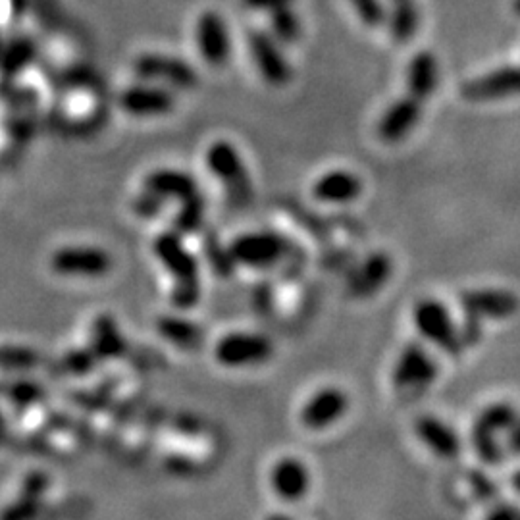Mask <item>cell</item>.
I'll use <instances>...</instances> for the list:
<instances>
[{
    "instance_id": "cell-1",
    "label": "cell",
    "mask_w": 520,
    "mask_h": 520,
    "mask_svg": "<svg viewBox=\"0 0 520 520\" xmlns=\"http://www.w3.org/2000/svg\"><path fill=\"white\" fill-rule=\"evenodd\" d=\"M156 259L166 268L174 280L172 301L178 309H191L201 297V276L199 262L183 245L182 237L172 232L160 234L155 239Z\"/></svg>"
},
{
    "instance_id": "cell-2",
    "label": "cell",
    "mask_w": 520,
    "mask_h": 520,
    "mask_svg": "<svg viewBox=\"0 0 520 520\" xmlns=\"http://www.w3.org/2000/svg\"><path fill=\"white\" fill-rule=\"evenodd\" d=\"M205 164L212 176L222 183L228 201L237 208L253 201V183L243 156L230 141H214L205 153Z\"/></svg>"
},
{
    "instance_id": "cell-3",
    "label": "cell",
    "mask_w": 520,
    "mask_h": 520,
    "mask_svg": "<svg viewBox=\"0 0 520 520\" xmlns=\"http://www.w3.org/2000/svg\"><path fill=\"white\" fill-rule=\"evenodd\" d=\"M274 355V343L262 334L232 332L218 339L214 347L216 363L226 368H247L268 363Z\"/></svg>"
},
{
    "instance_id": "cell-4",
    "label": "cell",
    "mask_w": 520,
    "mask_h": 520,
    "mask_svg": "<svg viewBox=\"0 0 520 520\" xmlns=\"http://www.w3.org/2000/svg\"><path fill=\"white\" fill-rule=\"evenodd\" d=\"M52 272L64 278H103L112 270V257L93 245H66L49 260Z\"/></svg>"
},
{
    "instance_id": "cell-5",
    "label": "cell",
    "mask_w": 520,
    "mask_h": 520,
    "mask_svg": "<svg viewBox=\"0 0 520 520\" xmlns=\"http://www.w3.org/2000/svg\"><path fill=\"white\" fill-rule=\"evenodd\" d=\"M413 318L422 338L440 347L447 355L455 357L461 353L463 341L443 303L436 299H424L416 305Z\"/></svg>"
},
{
    "instance_id": "cell-6",
    "label": "cell",
    "mask_w": 520,
    "mask_h": 520,
    "mask_svg": "<svg viewBox=\"0 0 520 520\" xmlns=\"http://www.w3.org/2000/svg\"><path fill=\"white\" fill-rule=\"evenodd\" d=\"M438 374L440 366L424 349V345L411 341L397 357L391 372V382L397 390L424 391L438 380Z\"/></svg>"
},
{
    "instance_id": "cell-7",
    "label": "cell",
    "mask_w": 520,
    "mask_h": 520,
    "mask_svg": "<svg viewBox=\"0 0 520 520\" xmlns=\"http://www.w3.org/2000/svg\"><path fill=\"white\" fill-rule=\"evenodd\" d=\"M230 257L247 268H272L287 255V241L276 232H249L235 237Z\"/></svg>"
},
{
    "instance_id": "cell-8",
    "label": "cell",
    "mask_w": 520,
    "mask_h": 520,
    "mask_svg": "<svg viewBox=\"0 0 520 520\" xmlns=\"http://www.w3.org/2000/svg\"><path fill=\"white\" fill-rule=\"evenodd\" d=\"M465 318L476 320H505L519 311V297L507 289H470L461 295Z\"/></svg>"
},
{
    "instance_id": "cell-9",
    "label": "cell",
    "mask_w": 520,
    "mask_h": 520,
    "mask_svg": "<svg viewBox=\"0 0 520 520\" xmlns=\"http://www.w3.org/2000/svg\"><path fill=\"white\" fill-rule=\"evenodd\" d=\"M461 95L470 103H492L520 95V66L497 68L490 74L470 79L461 87Z\"/></svg>"
},
{
    "instance_id": "cell-10",
    "label": "cell",
    "mask_w": 520,
    "mask_h": 520,
    "mask_svg": "<svg viewBox=\"0 0 520 520\" xmlns=\"http://www.w3.org/2000/svg\"><path fill=\"white\" fill-rule=\"evenodd\" d=\"M517 418H519L517 411L509 403H494L478 416L472 438H474V447L482 459L495 461L499 457L497 434L507 432Z\"/></svg>"
},
{
    "instance_id": "cell-11",
    "label": "cell",
    "mask_w": 520,
    "mask_h": 520,
    "mask_svg": "<svg viewBox=\"0 0 520 520\" xmlns=\"http://www.w3.org/2000/svg\"><path fill=\"white\" fill-rule=\"evenodd\" d=\"M347 409L349 397L345 391L339 388H322L309 397L299 418L307 430L320 432L334 426L347 413Z\"/></svg>"
},
{
    "instance_id": "cell-12",
    "label": "cell",
    "mask_w": 520,
    "mask_h": 520,
    "mask_svg": "<svg viewBox=\"0 0 520 520\" xmlns=\"http://www.w3.org/2000/svg\"><path fill=\"white\" fill-rule=\"evenodd\" d=\"M270 486L282 501H301L311 492V470L297 457H282L270 470Z\"/></svg>"
},
{
    "instance_id": "cell-13",
    "label": "cell",
    "mask_w": 520,
    "mask_h": 520,
    "mask_svg": "<svg viewBox=\"0 0 520 520\" xmlns=\"http://www.w3.org/2000/svg\"><path fill=\"white\" fill-rule=\"evenodd\" d=\"M249 47H251L253 60L259 68L260 76L268 85L284 87L291 81L293 78L291 66L270 35H266L262 31L253 33L249 37Z\"/></svg>"
},
{
    "instance_id": "cell-14",
    "label": "cell",
    "mask_w": 520,
    "mask_h": 520,
    "mask_svg": "<svg viewBox=\"0 0 520 520\" xmlns=\"http://www.w3.org/2000/svg\"><path fill=\"white\" fill-rule=\"evenodd\" d=\"M120 106L133 118H162L176 108V99L166 89L139 85L122 93Z\"/></svg>"
},
{
    "instance_id": "cell-15",
    "label": "cell",
    "mask_w": 520,
    "mask_h": 520,
    "mask_svg": "<svg viewBox=\"0 0 520 520\" xmlns=\"http://www.w3.org/2000/svg\"><path fill=\"white\" fill-rule=\"evenodd\" d=\"M143 191L158 197L160 201H178L180 205L199 197V185L187 172L162 168L155 170L143 180Z\"/></svg>"
},
{
    "instance_id": "cell-16",
    "label": "cell",
    "mask_w": 520,
    "mask_h": 520,
    "mask_svg": "<svg viewBox=\"0 0 520 520\" xmlns=\"http://www.w3.org/2000/svg\"><path fill=\"white\" fill-rule=\"evenodd\" d=\"M416 436L424 447L443 461L457 459L461 453V438L457 432L443 422L442 418L432 415L420 416L415 424Z\"/></svg>"
},
{
    "instance_id": "cell-17",
    "label": "cell",
    "mask_w": 520,
    "mask_h": 520,
    "mask_svg": "<svg viewBox=\"0 0 520 520\" xmlns=\"http://www.w3.org/2000/svg\"><path fill=\"white\" fill-rule=\"evenodd\" d=\"M422 106L424 104L418 103L407 93L390 104L378 122L380 139H384L386 143H399L401 139H405L411 131L415 130L422 114Z\"/></svg>"
},
{
    "instance_id": "cell-18",
    "label": "cell",
    "mask_w": 520,
    "mask_h": 520,
    "mask_svg": "<svg viewBox=\"0 0 520 520\" xmlns=\"http://www.w3.org/2000/svg\"><path fill=\"white\" fill-rule=\"evenodd\" d=\"M436 87H438V58L434 56V52H418L407 68L405 93L416 99L418 103L426 104L434 95Z\"/></svg>"
},
{
    "instance_id": "cell-19",
    "label": "cell",
    "mask_w": 520,
    "mask_h": 520,
    "mask_svg": "<svg viewBox=\"0 0 520 520\" xmlns=\"http://www.w3.org/2000/svg\"><path fill=\"white\" fill-rule=\"evenodd\" d=\"M363 193V182L359 176L347 170L326 172L312 185L314 199L322 203H351Z\"/></svg>"
},
{
    "instance_id": "cell-20",
    "label": "cell",
    "mask_w": 520,
    "mask_h": 520,
    "mask_svg": "<svg viewBox=\"0 0 520 520\" xmlns=\"http://www.w3.org/2000/svg\"><path fill=\"white\" fill-rule=\"evenodd\" d=\"M391 268V259L386 253L370 255L351 276V293L357 297L374 295L390 280Z\"/></svg>"
},
{
    "instance_id": "cell-21",
    "label": "cell",
    "mask_w": 520,
    "mask_h": 520,
    "mask_svg": "<svg viewBox=\"0 0 520 520\" xmlns=\"http://www.w3.org/2000/svg\"><path fill=\"white\" fill-rule=\"evenodd\" d=\"M137 72L141 78L162 79L164 83H170L180 89H189L197 81L195 74L182 62H174L168 58H155V56L143 58L137 64Z\"/></svg>"
},
{
    "instance_id": "cell-22",
    "label": "cell",
    "mask_w": 520,
    "mask_h": 520,
    "mask_svg": "<svg viewBox=\"0 0 520 520\" xmlns=\"http://www.w3.org/2000/svg\"><path fill=\"white\" fill-rule=\"evenodd\" d=\"M199 45H201V52H203L205 60L214 66L226 64V60L230 58L228 29L218 18H207L201 24Z\"/></svg>"
},
{
    "instance_id": "cell-23",
    "label": "cell",
    "mask_w": 520,
    "mask_h": 520,
    "mask_svg": "<svg viewBox=\"0 0 520 520\" xmlns=\"http://www.w3.org/2000/svg\"><path fill=\"white\" fill-rule=\"evenodd\" d=\"M156 332L164 339H168L172 345L193 351L203 341V330L182 316H162L156 322Z\"/></svg>"
},
{
    "instance_id": "cell-24",
    "label": "cell",
    "mask_w": 520,
    "mask_h": 520,
    "mask_svg": "<svg viewBox=\"0 0 520 520\" xmlns=\"http://www.w3.org/2000/svg\"><path fill=\"white\" fill-rule=\"evenodd\" d=\"M388 22H390L391 37L395 43L405 45V43L413 41L418 26H420V14H418L415 0L393 2Z\"/></svg>"
},
{
    "instance_id": "cell-25",
    "label": "cell",
    "mask_w": 520,
    "mask_h": 520,
    "mask_svg": "<svg viewBox=\"0 0 520 520\" xmlns=\"http://www.w3.org/2000/svg\"><path fill=\"white\" fill-rule=\"evenodd\" d=\"M91 345L95 349V355L99 357H112L124 349V339L108 316L97 318V322L93 324Z\"/></svg>"
},
{
    "instance_id": "cell-26",
    "label": "cell",
    "mask_w": 520,
    "mask_h": 520,
    "mask_svg": "<svg viewBox=\"0 0 520 520\" xmlns=\"http://www.w3.org/2000/svg\"><path fill=\"white\" fill-rule=\"evenodd\" d=\"M41 509H43V495L20 492L18 499L0 513V520H35L41 515Z\"/></svg>"
},
{
    "instance_id": "cell-27",
    "label": "cell",
    "mask_w": 520,
    "mask_h": 520,
    "mask_svg": "<svg viewBox=\"0 0 520 520\" xmlns=\"http://www.w3.org/2000/svg\"><path fill=\"white\" fill-rule=\"evenodd\" d=\"M272 27H274V33L276 37L282 41V43H293L299 39L301 35V22L299 18L295 16V12L287 8H280L274 12V20H272Z\"/></svg>"
},
{
    "instance_id": "cell-28",
    "label": "cell",
    "mask_w": 520,
    "mask_h": 520,
    "mask_svg": "<svg viewBox=\"0 0 520 520\" xmlns=\"http://www.w3.org/2000/svg\"><path fill=\"white\" fill-rule=\"evenodd\" d=\"M366 27L384 26L388 20L382 0H349Z\"/></svg>"
},
{
    "instance_id": "cell-29",
    "label": "cell",
    "mask_w": 520,
    "mask_h": 520,
    "mask_svg": "<svg viewBox=\"0 0 520 520\" xmlns=\"http://www.w3.org/2000/svg\"><path fill=\"white\" fill-rule=\"evenodd\" d=\"M37 361L35 353L26 347H0V366L4 368H29Z\"/></svg>"
},
{
    "instance_id": "cell-30",
    "label": "cell",
    "mask_w": 520,
    "mask_h": 520,
    "mask_svg": "<svg viewBox=\"0 0 520 520\" xmlns=\"http://www.w3.org/2000/svg\"><path fill=\"white\" fill-rule=\"evenodd\" d=\"M486 520H520V511L515 507L503 505V507H497L495 511H492Z\"/></svg>"
},
{
    "instance_id": "cell-31",
    "label": "cell",
    "mask_w": 520,
    "mask_h": 520,
    "mask_svg": "<svg viewBox=\"0 0 520 520\" xmlns=\"http://www.w3.org/2000/svg\"><path fill=\"white\" fill-rule=\"evenodd\" d=\"M291 2L295 0H247L249 6L262 8V10H280V8H287Z\"/></svg>"
},
{
    "instance_id": "cell-32",
    "label": "cell",
    "mask_w": 520,
    "mask_h": 520,
    "mask_svg": "<svg viewBox=\"0 0 520 520\" xmlns=\"http://www.w3.org/2000/svg\"><path fill=\"white\" fill-rule=\"evenodd\" d=\"M507 445H509V449L515 453V455H520V416L513 422V426L507 430Z\"/></svg>"
},
{
    "instance_id": "cell-33",
    "label": "cell",
    "mask_w": 520,
    "mask_h": 520,
    "mask_svg": "<svg viewBox=\"0 0 520 520\" xmlns=\"http://www.w3.org/2000/svg\"><path fill=\"white\" fill-rule=\"evenodd\" d=\"M4 440V418H2V413H0V443Z\"/></svg>"
},
{
    "instance_id": "cell-34",
    "label": "cell",
    "mask_w": 520,
    "mask_h": 520,
    "mask_svg": "<svg viewBox=\"0 0 520 520\" xmlns=\"http://www.w3.org/2000/svg\"><path fill=\"white\" fill-rule=\"evenodd\" d=\"M513 10H515V14H519L520 16V0L513 2Z\"/></svg>"
},
{
    "instance_id": "cell-35",
    "label": "cell",
    "mask_w": 520,
    "mask_h": 520,
    "mask_svg": "<svg viewBox=\"0 0 520 520\" xmlns=\"http://www.w3.org/2000/svg\"><path fill=\"white\" fill-rule=\"evenodd\" d=\"M515 488H517V490H519L520 492V474H517V476H515Z\"/></svg>"
},
{
    "instance_id": "cell-36",
    "label": "cell",
    "mask_w": 520,
    "mask_h": 520,
    "mask_svg": "<svg viewBox=\"0 0 520 520\" xmlns=\"http://www.w3.org/2000/svg\"><path fill=\"white\" fill-rule=\"evenodd\" d=\"M393 2H403V0H391V4H393Z\"/></svg>"
}]
</instances>
